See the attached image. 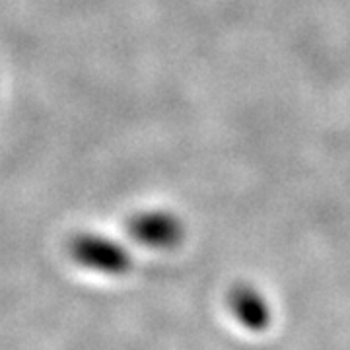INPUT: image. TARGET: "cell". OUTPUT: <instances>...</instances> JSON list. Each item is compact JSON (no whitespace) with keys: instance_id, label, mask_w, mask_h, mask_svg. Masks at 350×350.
I'll use <instances>...</instances> for the list:
<instances>
[{"instance_id":"1","label":"cell","mask_w":350,"mask_h":350,"mask_svg":"<svg viewBox=\"0 0 350 350\" xmlns=\"http://www.w3.org/2000/svg\"><path fill=\"white\" fill-rule=\"evenodd\" d=\"M72 257L84 269H92L103 275H123L131 267V259L119 243L98 236H82L75 239Z\"/></svg>"},{"instance_id":"2","label":"cell","mask_w":350,"mask_h":350,"mask_svg":"<svg viewBox=\"0 0 350 350\" xmlns=\"http://www.w3.org/2000/svg\"><path fill=\"white\" fill-rule=\"evenodd\" d=\"M230 310L238 323L250 331H262L271 325V308L261 292L250 284H239L228 296Z\"/></svg>"},{"instance_id":"3","label":"cell","mask_w":350,"mask_h":350,"mask_svg":"<svg viewBox=\"0 0 350 350\" xmlns=\"http://www.w3.org/2000/svg\"><path fill=\"white\" fill-rule=\"evenodd\" d=\"M131 234L148 247H172L181 239V228L172 216L165 214H146L140 216L131 228Z\"/></svg>"}]
</instances>
